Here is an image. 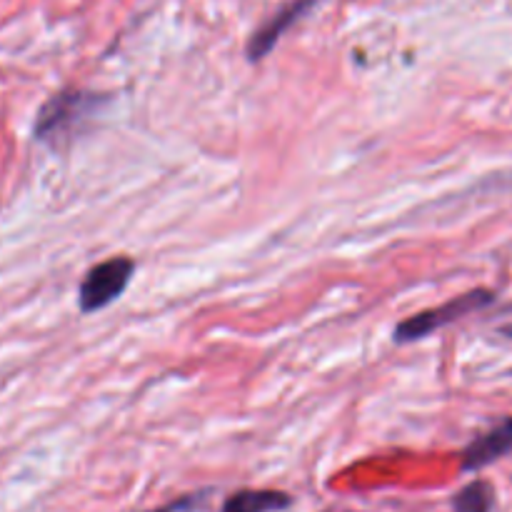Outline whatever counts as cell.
I'll return each mask as SVG.
<instances>
[{
    "label": "cell",
    "instance_id": "obj_1",
    "mask_svg": "<svg viewBox=\"0 0 512 512\" xmlns=\"http://www.w3.org/2000/svg\"><path fill=\"white\" fill-rule=\"evenodd\" d=\"M100 105H103V98L88 90H63L53 95L40 108L38 120H35V138L53 145L68 140V135H73L85 120L98 113Z\"/></svg>",
    "mask_w": 512,
    "mask_h": 512
},
{
    "label": "cell",
    "instance_id": "obj_2",
    "mask_svg": "<svg viewBox=\"0 0 512 512\" xmlns=\"http://www.w3.org/2000/svg\"><path fill=\"white\" fill-rule=\"evenodd\" d=\"M493 300L495 295L490 293V290H470V293L460 295V298L450 300V303L440 305V308L413 315V318L403 320V323L395 328L393 333L395 343H413V340L428 338V335L435 333V330L445 328V325L455 323V320L465 318V315L488 308Z\"/></svg>",
    "mask_w": 512,
    "mask_h": 512
},
{
    "label": "cell",
    "instance_id": "obj_3",
    "mask_svg": "<svg viewBox=\"0 0 512 512\" xmlns=\"http://www.w3.org/2000/svg\"><path fill=\"white\" fill-rule=\"evenodd\" d=\"M135 273V263L125 255L118 258H108L103 263L93 265V268L85 273L83 283L78 290V303L83 313H95V310H103L108 305H113L120 295L128 288L130 278Z\"/></svg>",
    "mask_w": 512,
    "mask_h": 512
},
{
    "label": "cell",
    "instance_id": "obj_4",
    "mask_svg": "<svg viewBox=\"0 0 512 512\" xmlns=\"http://www.w3.org/2000/svg\"><path fill=\"white\" fill-rule=\"evenodd\" d=\"M512 453V420L485 433L463 453V470H480Z\"/></svg>",
    "mask_w": 512,
    "mask_h": 512
},
{
    "label": "cell",
    "instance_id": "obj_5",
    "mask_svg": "<svg viewBox=\"0 0 512 512\" xmlns=\"http://www.w3.org/2000/svg\"><path fill=\"white\" fill-rule=\"evenodd\" d=\"M315 0H295V3H290L288 8L280 10L278 15H275L273 20H268V23L263 25V28L258 30V33L250 38L248 43V58L250 60H263L265 55L270 53V50L275 48V43L280 40V35L285 33V30L290 28V25L295 23V20L300 18V15L305 13V10L313 5Z\"/></svg>",
    "mask_w": 512,
    "mask_h": 512
},
{
    "label": "cell",
    "instance_id": "obj_6",
    "mask_svg": "<svg viewBox=\"0 0 512 512\" xmlns=\"http://www.w3.org/2000/svg\"><path fill=\"white\" fill-rule=\"evenodd\" d=\"M293 503L280 490H240L223 503V512H278Z\"/></svg>",
    "mask_w": 512,
    "mask_h": 512
},
{
    "label": "cell",
    "instance_id": "obj_7",
    "mask_svg": "<svg viewBox=\"0 0 512 512\" xmlns=\"http://www.w3.org/2000/svg\"><path fill=\"white\" fill-rule=\"evenodd\" d=\"M495 508V490L485 480H475L468 488L460 490L453 498L455 512H493Z\"/></svg>",
    "mask_w": 512,
    "mask_h": 512
},
{
    "label": "cell",
    "instance_id": "obj_8",
    "mask_svg": "<svg viewBox=\"0 0 512 512\" xmlns=\"http://www.w3.org/2000/svg\"><path fill=\"white\" fill-rule=\"evenodd\" d=\"M205 495H208V493L183 495V498L173 500V503L163 505V508H158V510H150V512H198L200 505L205 503Z\"/></svg>",
    "mask_w": 512,
    "mask_h": 512
},
{
    "label": "cell",
    "instance_id": "obj_9",
    "mask_svg": "<svg viewBox=\"0 0 512 512\" xmlns=\"http://www.w3.org/2000/svg\"><path fill=\"white\" fill-rule=\"evenodd\" d=\"M503 333L508 335V338H512V325H510V328H503Z\"/></svg>",
    "mask_w": 512,
    "mask_h": 512
}]
</instances>
